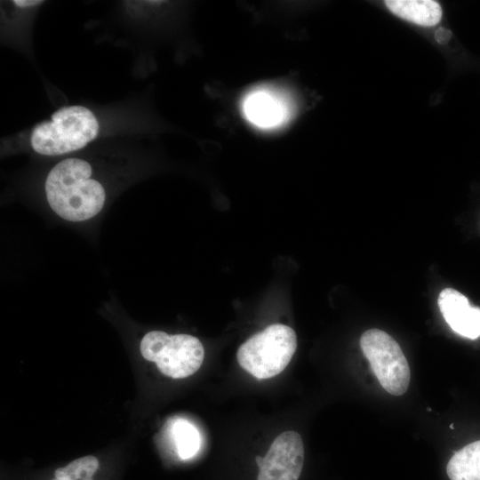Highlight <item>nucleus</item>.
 Returning a JSON list of instances; mask_svg holds the SVG:
<instances>
[{"label": "nucleus", "instance_id": "obj_1", "mask_svg": "<svg viewBox=\"0 0 480 480\" xmlns=\"http://www.w3.org/2000/svg\"><path fill=\"white\" fill-rule=\"evenodd\" d=\"M92 173L90 164L78 158L65 159L50 171L45 193L54 212L70 221L86 220L100 212L106 194Z\"/></svg>", "mask_w": 480, "mask_h": 480}, {"label": "nucleus", "instance_id": "obj_2", "mask_svg": "<svg viewBox=\"0 0 480 480\" xmlns=\"http://www.w3.org/2000/svg\"><path fill=\"white\" fill-rule=\"evenodd\" d=\"M99 130V122L89 108L68 106L53 113L51 121L38 124L30 143L41 155H62L84 148L97 137Z\"/></svg>", "mask_w": 480, "mask_h": 480}, {"label": "nucleus", "instance_id": "obj_3", "mask_svg": "<svg viewBox=\"0 0 480 480\" xmlns=\"http://www.w3.org/2000/svg\"><path fill=\"white\" fill-rule=\"evenodd\" d=\"M297 348L296 333L290 326L274 324L252 335L238 348L240 366L257 379L281 373Z\"/></svg>", "mask_w": 480, "mask_h": 480}, {"label": "nucleus", "instance_id": "obj_4", "mask_svg": "<svg viewBox=\"0 0 480 480\" xmlns=\"http://www.w3.org/2000/svg\"><path fill=\"white\" fill-rule=\"evenodd\" d=\"M140 349L146 360L155 362L163 374L173 379L194 374L204 357V347L197 338L188 334L170 335L161 331L146 333Z\"/></svg>", "mask_w": 480, "mask_h": 480}, {"label": "nucleus", "instance_id": "obj_5", "mask_svg": "<svg viewBox=\"0 0 480 480\" xmlns=\"http://www.w3.org/2000/svg\"><path fill=\"white\" fill-rule=\"evenodd\" d=\"M360 346L381 387L391 395H404L411 372L398 343L387 332L370 329L361 336Z\"/></svg>", "mask_w": 480, "mask_h": 480}, {"label": "nucleus", "instance_id": "obj_6", "mask_svg": "<svg viewBox=\"0 0 480 480\" xmlns=\"http://www.w3.org/2000/svg\"><path fill=\"white\" fill-rule=\"evenodd\" d=\"M257 480H298L304 462V445L295 431L281 433L265 457L256 456Z\"/></svg>", "mask_w": 480, "mask_h": 480}, {"label": "nucleus", "instance_id": "obj_7", "mask_svg": "<svg viewBox=\"0 0 480 480\" xmlns=\"http://www.w3.org/2000/svg\"><path fill=\"white\" fill-rule=\"evenodd\" d=\"M242 110L246 120L254 126L270 130L285 124L292 112L289 97L282 92L259 88L244 99Z\"/></svg>", "mask_w": 480, "mask_h": 480}, {"label": "nucleus", "instance_id": "obj_8", "mask_svg": "<svg viewBox=\"0 0 480 480\" xmlns=\"http://www.w3.org/2000/svg\"><path fill=\"white\" fill-rule=\"evenodd\" d=\"M438 307L449 326L462 337H480V308L472 307L460 292L446 288L438 296Z\"/></svg>", "mask_w": 480, "mask_h": 480}, {"label": "nucleus", "instance_id": "obj_9", "mask_svg": "<svg viewBox=\"0 0 480 480\" xmlns=\"http://www.w3.org/2000/svg\"><path fill=\"white\" fill-rule=\"evenodd\" d=\"M391 12L406 20L431 27L441 20L440 4L432 0H388L385 2Z\"/></svg>", "mask_w": 480, "mask_h": 480}, {"label": "nucleus", "instance_id": "obj_10", "mask_svg": "<svg viewBox=\"0 0 480 480\" xmlns=\"http://www.w3.org/2000/svg\"><path fill=\"white\" fill-rule=\"evenodd\" d=\"M450 480H480V440L456 452L446 467Z\"/></svg>", "mask_w": 480, "mask_h": 480}, {"label": "nucleus", "instance_id": "obj_11", "mask_svg": "<svg viewBox=\"0 0 480 480\" xmlns=\"http://www.w3.org/2000/svg\"><path fill=\"white\" fill-rule=\"evenodd\" d=\"M173 438L181 459H189L196 453L200 443L199 435L196 428L188 421L181 420L173 425Z\"/></svg>", "mask_w": 480, "mask_h": 480}, {"label": "nucleus", "instance_id": "obj_12", "mask_svg": "<svg viewBox=\"0 0 480 480\" xmlns=\"http://www.w3.org/2000/svg\"><path fill=\"white\" fill-rule=\"evenodd\" d=\"M99 468V460L94 456H85L71 461L64 468L56 469V478L67 480H92Z\"/></svg>", "mask_w": 480, "mask_h": 480}, {"label": "nucleus", "instance_id": "obj_13", "mask_svg": "<svg viewBox=\"0 0 480 480\" xmlns=\"http://www.w3.org/2000/svg\"><path fill=\"white\" fill-rule=\"evenodd\" d=\"M12 3L21 8L31 7L41 4L44 1L39 0H14Z\"/></svg>", "mask_w": 480, "mask_h": 480}, {"label": "nucleus", "instance_id": "obj_14", "mask_svg": "<svg viewBox=\"0 0 480 480\" xmlns=\"http://www.w3.org/2000/svg\"><path fill=\"white\" fill-rule=\"evenodd\" d=\"M436 36V39L441 42V43H444V42H446L451 35V33L444 28H440L437 30V33L436 36Z\"/></svg>", "mask_w": 480, "mask_h": 480}, {"label": "nucleus", "instance_id": "obj_15", "mask_svg": "<svg viewBox=\"0 0 480 480\" xmlns=\"http://www.w3.org/2000/svg\"><path fill=\"white\" fill-rule=\"evenodd\" d=\"M450 428H451V429H453V428H454L453 424H451V425H450Z\"/></svg>", "mask_w": 480, "mask_h": 480}, {"label": "nucleus", "instance_id": "obj_16", "mask_svg": "<svg viewBox=\"0 0 480 480\" xmlns=\"http://www.w3.org/2000/svg\"><path fill=\"white\" fill-rule=\"evenodd\" d=\"M54 480H67V479H64V478H56Z\"/></svg>", "mask_w": 480, "mask_h": 480}, {"label": "nucleus", "instance_id": "obj_17", "mask_svg": "<svg viewBox=\"0 0 480 480\" xmlns=\"http://www.w3.org/2000/svg\"></svg>", "mask_w": 480, "mask_h": 480}]
</instances>
